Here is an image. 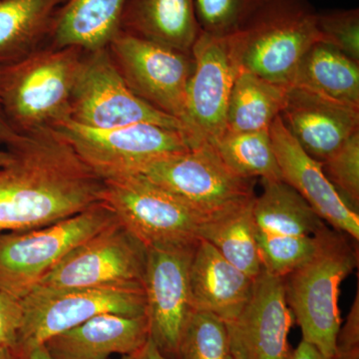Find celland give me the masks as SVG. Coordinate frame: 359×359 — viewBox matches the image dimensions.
<instances>
[{"instance_id": "cell-1", "label": "cell", "mask_w": 359, "mask_h": 359, "mask_svg": "<svg viewBox=\"0 0 359 359\" xmlns=\"http://www.w3.org/2000/svg\"><path fill=\"white\" fill-rule=\"evenodd\" d=\"M0 168V235L42 228L103 202L105 181L52 128L23 135Z\"/></svg>"}, {"instance_id": "cell-2", "label": "cell", "mask_w": 359, "mask_h": 359, "mask_svg": "<svg viewBox=\"0 0 359 359\" xmlns=\"http://www.w3.org/2000/svg\"><path fill=\"white\" fill-rule=\"evenodd\" d=\"M84 50L42 47L0 65V107L18 134L52 128L68 119Z\"/></svg>"}, {"instance_id": "cell-3", "label": "cell", "mask_w": 359, "mask_h": 359, "mask_svg": "<svg viewBox=\"0 0 359 359\" xmlns=\"http://www.w3.org/2000/svg\"><path fill=\"white\" fill-rule=\"evenodd\" d=\"M358 263L346 233L323 228L313 256L283 278L285 299L302 328V340L332 358L341 318L339 287Z\"/></svg>"}, {"instance_id": "cell-4", "label": "cell", "mask_w": 359, "mask_h": 359, "mask_svg": "<svg viewBox=\"0 0 359 359\" xmlns=\"http://www.w3.org/2000/svg\"><path fill=\"white\" fill-rule=\"evenodd\" d=\"M309 0H263L240 32L228 37L238 69L292 86L304 54L321 41Z\"/></svg>"}, {"instance_id": "cell-5", "label": "cell", "mask_w": 359, "mask_h": 359, "mask_svg": "<svg viewBox=\"0 0 359 359\" xmlns=\"http://www.w3.org/2000/svg\"><path fill=\"white\" fill-rule=\"evenodd\" d=\"M119 221L101 202L56 223L0 235V290L23 299L85 241Z\"/></svg>"}, {"instance_id": "cell-6", "label": "cell", "mask_w": 359, "mask_h": 359, "mask_svg": "<svg viewBox=\"0 0 359 359\" xmlns=\"http://www.w3.org/2000/svg\"><path fill=\"white\" fill-rule=\"evenodd\" d=\"M52 129L103 180L133 176L156 160L198 145L183 130L155 124L93 129L68 118Z\"/></svg>"}, {"instance_id": "cell-7", "label": "cell", "mask_w": 359, "mask_h": 359, "mask_svg": "<svg viewBox=\"0 0 359 359\" xmlns=\"http://www.w3.org/2000/svg\"><path fill=\"white\" fill-rule=\"evenodd\" d=\"M103 202L146 248L194 245L207 217L140 176L104 180Z\"/></svg>"}, {"instance_id": "cell-8", "label": "cell", "mask_w": 359, "mask_h": 359, "mask_svg": "<svg viewBox=\"0 0 359 359\" xmlns=\"http://www.w3.org/2000/svg\"><path fill=\"white\" fill-rule=\"evenodd\" d=\"M262 183L263 193L254 203L259 257L264 269L285 278L313 256L327 224L282 180Z\"/></svg>"}, {"instance_id": "cell-9", "label": "cell", "mask_w": 359, "mask_h": 359, "mask_svg": "<svg viewBox=\"0 0 359 359\" xmlns=\"http://www.w3.org/2000/svg\"><path fill=\"white\" fill-rule=\"evenodd\" d=\"M146 262L147 248L118 221L75 248L32 292L143 287Z\"/></svg>"}, {"instance_id": "cell-10", "label": "cell", "mask_w": 359, "mask_h": 359, "mask_svg": "<svg viewBox=\"0 0 359 359\" xmlns=\"http://www.w3.org/2000/svg\"><path fill=\"white\" fill-rule=\"evenodd\" d=\"M69 119L93 129L155 124L191 135L180 120L135 95L118 72L108 48L84 52L71 96Z\"/></svg>"}, {"instance_id": "cell-11", "label": "cell", "mask_w": 359, "mask_h": 359, "mask_svg": "<svg viewBox=\"0 0 359 359\" xmlns=\"http://www.w3.org/2000/svg\"><path fill=\"white\" fill-rule=\"evenodd\" d=\"M136 175L205 217L255 195L252 180L233 174L207 141L156 160Z\"/></svg>"}, {"instance_id": "cell-12", "label": "cell", "mask_w": 359, "mask_h": 359, "mask_svg": "<svg viewBox=\"0 0 359 359\" xmlns=\"http://www.w3.org/2000/svg\"><path fill=\"white\" fill-rule=\"evenodd\" d=\"M107 48L118 72L135 95L186 127L187 89L194 70L192 54L123 32Z\"/></svg>"}, {"instance_id": "cell-13", "label": "cell", "mask_w": 359, "mask_h": 359, "mask_svg": "<svg viewBox=\"0 0 359 359\" xmlns=\"http://www.w3.org/2000/svg\"><path fill=\"white\" fill-rule=\"evenodd\" d=\"M25 321L20 335L23 349L43 344L54 335L99 314L129 318L146 316L143 287H103L55 292H29L22 299Z\"/></svg>"}, {"instance_id": "cell-14", "label": "cell", "mask_w": 359, "mask_h": 359, "mask_svg": "<svg viewBox=\"0 0 359 359\" xmlns=\"http://www.w3.org/2000/svg\"><path fill=\"white\" fill-rule=\"evenodd\" d=\"M197 245L147 249L143 289L149 335L169 359H177L182 334L193 311L190 266Z\"/></svg>"}, {"instance_id": "cell-15", "label": "cell", "mask_w": 359, "mask_h": 359, "mask_svg": "<svg viewBox=\"0 0 359 359\" xmlns=\"http://www.w3.org/2000/svg\"><path fill=\"white\" fill-rule=\"evenodd\" d=\"M194 70L186 99V127L197 143L226 132V110L238 69L228 37L201 32L192 49Z\"/></svg>"}, {"instance_id": "cell-16", "label": "cell", "mask_w": 359, "mask_h": 359, "mask_svg": "<svg viewBox=\"0 0 359 359\" xmlns=\"http://www.w3.org/2000/svg\"><path fill=\"white\" fill-rule=\"evenodd\" d=\"M294 316L285 299L283 278L263 269L237 320L228 323L230 344L244 359H289L287 337Z\"/></svg>"}, {"instance_id": "cell-17", "label": "cell", "mask_w": 359, "mask_h": 359, "mask_svg": "<svg viewBox=\"0 0 359 359\" xmlns=\"http://www.w3.org/2000/svg\"><path fill=\"white\" fill-rule=\"evenodd\" d=\"M280 179L299 194L334 231L359 238L358 212L346 204L318 161L306 154L283 124L280 116L269 128Z\"/></svg>"}, {"instance_id": "cell-18", "label": "cell", "mask_w": 359, "mask_h": 359, "mask_svg": "<svg viewBox=\"0 0 359 359\" xmlns=\"http://www.w3.org/2000/svg\"><path fill=\"white\" fill-rule=\"evenodd\" d=\"M280 120L306 154L323 163L359 132V107L290 86Z\"/></svg>"}, {"instance_id": "cell-19", "label": "cell", "mask_w": 359, "mask_h": 359, "mask_svg": "<svg viewBox=\"0 0 359 359\" xmlns=\"http://www.w3.org/2000/svg\"><path fill=\"white\" fill-rule=\"evenodd\" d=\"M147 318L114 313L94 316L45 342L55 359H108L112 354H136L147 344Z\"/></svg>"}, {"instance_id": "cell-20", "label": "cell", "mask_w": 359, "mask_h": 359, "mask_svg": "<svg viewBox=\"0 0 359 359\" xmlns=\"http://www.w3.org/2000/svg\"><path fill=\"white\" fill-rule=\"evenodd\" d=\"M254 278L236 268L204 240L196 247L190 266V294L193 311L233 323L249 301Z\"/></svg>"}, {"instance_id": "cell-21", "label": "cell", "mask_w": 359, "mask_h": 359, "mask_svg": "<svg viewBox=\"0 0 359 359\" xmlns=\"http://www.w3.org/2000/svg\"><path fill=\"white\" fill-rule=\"evenodd\" d=\"M121 32L192 54L201 33L195 0H128Z\"/></svg>"}, {"instance_id": "cell-22", "label": "cell", "mask_w": 359, "mask_h": 359, "mask_svg": "<svg viewBox=\"0 0 359 359\" xmlns=\"http://www.w3.org/2000/svg\"><path fill=\"white\" fill-rule=\"evenodd\" d=\"M128 0H66L59 8L47 47H78L84 51L107 48L121 32Z\"/></svg>"}, {"instance_id": "cell-23", "label": "cell", "mask_w": 359, "mask_h": 359, "mask_svg": "<svg viewBox=\"0 0 359 359\" xmlns=\"http://www.w3.org/2000/svg\"><path fill=\"white\" fill-rule=\"evenodd\" d=\"M256 196L208 216L200 231L201 240L211 244L219 254L250 278L263 271L254 219Z\"/></svg>"}, {"instance_id": "cell-24", "label": "cell", "mask_w": 359, "mask_h": 359, "mask_svg": "<svg viewBox=\"0 0 359 359\" xmlns=\"http://www.w3.org/2000/svg\"><path fill=\"white\" fill-rule=\"evenodd\" d=\"M66 0H0V65L46 47Z\"/></svg>"}, {"instance_id": "cell-25", "label": "cell", "mask_w": 359, "mask_h": 359, "mask_svg": "<svg viewBox=\"0 0 359 359\" xmlns=\"http://www.w3.org/2000/svg\"><path fill=\"white\" fill-rule=\"evenodd\" d=\"M292 86L359 107V63L332 45L316 42L302 57Z\"/></svg>"}, {"instance_id": "cell-26", "label": "cell", "mask_w": 359, "mask_h": 359, "mask_svg": "<svg viewBox=\"0 0 359 359\" xmlns=\"http://www.w3.org/2000/svg\"><path fill=\"white\" fill-rule=\"evenodd\" d=\"M289 87L238 71L226 110V131L269 130L280 116Z\"/></svg>"}, {"instance_id": "cell-27", "label": "cell", "mask_w": 359, "mask_h": 359, "mask_svg": "<svg viewBox=\"0 0 359 359\" xmlns=\"http://www.w3.org/2000/svg\"><path fill=\"white\" fill-rule=\"evenodd\" d=\"M211 144L224 165L241 178L282 180L269 130L226 131Z\"/></svg>"}, {"instance_id": "cell-28", "label": "cell", "mask_w": 359, "mask_h": 359, "mask_svg": "<svg viewBox=\"0 0 359 359\" xmlns=\"http://www.w3.org/2000/svg\"><path fill=\"white\" fill-rule=\"evenodd\" d=\"M229 353L226 323L211 313L193 311L182 334L177 359H226Z\"/></svg>"}, {"instance_id": "cell-29", "label": "cell", "mask_w": 359, "mask_h": 359, "mask_svg": "<svg viewBox=\"0 0 359 359\" xmlns=\"http://www.w3.org/2000/svg\"><path fill=\"white\" fill-rule=\"evenodd\" d=\"M263 0H195L201 32L229 37L242 29Z\"/></svg>"}, {"instance_id": "cell-30", "label": "cell", "mask_w": 359, "mask_h": 359, "mask_svg": "<svg viewBox=\"0 0 359 359\" xmlns=\"http://www.w3.org/2000/svg\"><path fill=\"white\" fill-rule=\"evenodd\" d=\"M323 173L346 204L358 212L359 132L321 163Z\"/></svg>"}, {"instance_id": "cell-31", "label": "cell", "mask_w": 359, "mask_h": 359, "mask_svg": "<svg viewBox=\"0 0 359 359\" xmlns=\"http://www.w3.org/2000/svg\"><path fill=\"white\" fill-rule=\"evenodd\" d=\"M316 23L321 41L334 46L359 63L358 8L332 9L318 13Z\"/></svg>"}, {"instance_id": "cell-32", "label": "cell", "mask_w": 359, "mask_h": 359, "mask_svg": "<svg viewBox=\"0 0 359 359\" xmlns=\"http://www.w3.org/2000/svg\"><path fill=\"white\" fill-rule=\"evenodd\" d=\"M25 321L22 299L0 290V349L20 346V335Z\"/></svg>"}, {"instance_id": "cell-33", "label": "cell", "mask_w": 359, "mask_h": 359, "mask_svg": "<svg viewBox=\"0 0 359 359\" xmlns=\"http://www.w3.org/2000/svg\"><path fill=\"white\" fill-rule=\"evenodd\" d=\"M358 292L346 323L340 327L337 339V351H349L359 349V297Z\"/></svg>"}, {"instance_id": "cell-34", "label": "cell", "mask_w": 359, "mask_h": 359, "mask_svg": "<svg viewBox=\"0 0 359 359\" xmlns=\"http://www.w3.org/2000/svg\"><path fill=\"white\" fill-rule=\"evenodd\" d=\"M23 135L18 134L7 121L6 115L0 107V144L7 148L13 147L22 139Z\"/></svg>"}, {"instance_id": "cell-35", "label": "cell", "mask_w": 359, "mask_h": 359, "mask_svg": "<svg viewBox=\"0 0 359 359\" xmlns=\"http://www.w3.org/2000/svg\"><path fill=\"white\" fill-rule=\"evenodd\" d=\"M289 359H328L325 358L311 344H308V342L304 341V340H302L301 344H299V346L294 349V351H292L290 353Z\"/></svg>"}, {"instance_id": "cell-36", "label": "cell", "mask_w": 359, "mask_h": 359, "mask_svg": "<svg viewBox=\"0 0 359 359\" xmlns=\"http://www.w3.org/2000/svg\"><path fill=\"white\" fill-rule=\"evenodd\" d=\"M137 356H138V359H169L161 353L154 342L150 339H148L147 344L144 346L143 348L137 353Z\"/></svg>"}, {"instance_id": "cell-37", "label": "cell", "mask_w": 359, "mask_h": 359, "mask_svg": "<svg viewBox=\"0 0 359 359\" xmlns=\"http://www.w3.org/2000/svg\"><path fill=\"white\" fill-rule=\"evenodd\" d=\"M26 359H55L47 351L45 344H37V346L29 347L25 349Z\"/></svg>"}, {"instance_id": "cell-38", "label": "cell", "mask_w": 359, "mask_h": 359, "mask_svg": "<svg viewBox=\"0 0 359 359\" xmlns=\"http://www.w3.org/2000/svg\"><path fill=\"white\" fill-rule=\"evenodd\" d=\"M0 359H26L25 351L21 346L0 349Z\"/></svg>"}, {"instance_id": "cell-39", "label": "cell", "mask_w": 359, "mask_h": 359, "mask_svg": "<svg viewBox=\"0 0 359 359\" xmlns=\"http://www.w3.org/2000/svg\"><path fill=\"white\" fill-rule=\"evenodd\" d=\"M328 359H359V349L349 351H335L334 355Z\"/></svg>"}, {"instance_id": "cell-40", "label": "cell", "mask_w": 359, "mask_h": 359, "mask_svg": "<svg viewBox=\"0 0 359 359\" xmlns=\"http://www.w3.org/2000/svg\"><path fill=\"white\" fill-rule=\"evenodd\" d=\"M13 159V153L6 149V150H0V168L6 166Z\"/></svg>"}, {"instance_id": "cell-41", "label": "cell", "mask_w": 359, "mask_h": 359, "mask_svg": "<svg viewBox=\"0 0 359 359\" xmlns=\"http://www.w3.org/2000/svg\"><path fill=\"white\" fill-rule=\"evenodd\" d=\"M226 359H244L243 358L242 354L235 347L231 346L230 344V353H229Z\"/></svg>"}, {"instance_id": "cell-42", "label": "cell", "mask_w": 359, "mask_h": 359, "mask_svg": "<svg viewBox=\"0 0 359 359\" xmlns=\"http://www.w3.org/2000/svg\"><path fill=\"white\" fill-rule=\"evenodd\" d=\"M121 359H138V356L136 354H129V355H123Z\"/></svg>"}]
</instances>
